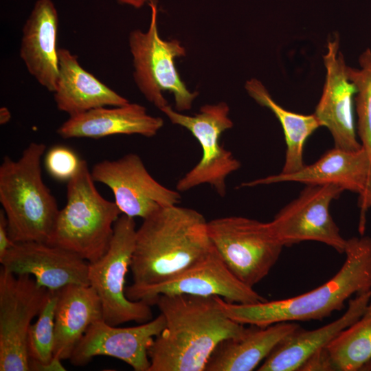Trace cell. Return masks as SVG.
<instances>
[{"mask_svg": "<svg viewBox=\"0 0 371 371\" xmlns=\"http://www.w3.org/2000/svg\"><path fill=\"white\" fill-rule=\"evenodd\" d=\"M136 230L134 218L121 214L115 223L106 253L89 262V285L100 298L103 320L111 326L130 322L143 324L153 319L150 304L131 300L125 294L126 276L131 263Z\"/></svg>", "mask_w": 371, "mask_h": 371, "instance_id": "7", "label": "cell"}, {"mask_svg": "<svg viewBox=\"0 0 371 371\" xmlns=\"http://www.w3.org/2000/svg\"><path fill=\"white\" fill-rule=\"evenodd\" d=\"M4 270L16 275L32 276L49 291L70 284L89 285V262L63 247L40 242L15 243L0 258Z\"/></svg>", "mask_w": 371, "mask_h": 371, "instance_id": "16", "label": "cell"}, {"mask_svg": "<svg viewBox=\"0 0 371 371\" xmlns=\"http://www.w3.org/2000/svg\"><path fill=\"white\" fill-rule=\"evenodd\" d=\"M58 76L54 93L57 109L69 116L102 107L126 104L129 101L86 71L77 56L58 48Z\"/></svg>", "mask_w": 371, "mask_h": 371, "instance_id": "21", "label": "cell"}, {"mask_svg": "<svg viewBox=\"0 0 371 371\" xmlns=\"http://www.w3.org/2000/svg\"><path fill=\"white\" fill-rule=\"evenodd\" d=\"M125 294L131 300H142L150 306L161 295L218 296L240 304L267 301L232 273L212 244L202 257L175 278L153 285L132 284L126 286Z\"/></svg>", "mask_w": 371, "mask_h": 371, "instance_id": "11", "label": "cell"}, {"mask_svg": "<svg viewBox=\"0 0 371 371\" xmlns=\"http://www.w3.org/2000/svg\"><path fill=\"white\" fill-rule=\"evenodd\" d=\"M300 326L283 322L260 327L250 325L238 338L223 340L212 354L205 371H251L284 339Z\"/></svg>", "mask_w": 371, "mask_h": 371, "instance_id": "22", "label": "cell"}, {"mask_svg": "<svg viewBox=\"0 0 371 371\" xmlns=\"http://www.w3.org/2000/svg\"><path fill=\"white\" fill-rule=\"evenodd\" d=\"M150 21L146 32L131 31L128 45L133 56V78L144 98L159 110L168 105L163 93L174 95L178 111L190 110L197 91L191 92L181 80L175 67V59L186 54L177 39H162L157 26V0H148Z\"/></svg>", "mask_w": 371, "mask_h": 371, "instance_id": "6", "label": "cell"}, {"mask_svg": "<svg viewBox=\"0 0 371 371\" xmlns=\"http://www.w3.org/2000/svg\"><path fill=\"white\" fill-rule=\"evenodd\" d=\"M165 324L161 313L155 319L131 327L111 326L100 319L88 328L69 360L73 365L80 366L87 364L94 357L108 356L124 361L135 371H148V348Z\"/></svg>", "mask_w": 371, "mask_h": 371, "instance_id": "14", "label": "cell"}, {"mask_svg": "<svg viewBox=\"0 0 371 371\" xmlns=\"http://www.w3.org/2000/svg\"><path fill=\"white\" fill-rule=\"evenodd\" d=\"M344 254L345 260L332 278L300 295L251 304L232 303L218 296L216 300L228 317L243 325L322 320L343 309L352 295L371 291V238L347 239Z\"/></svg>", "mask_w": 371, "mask_h": 371, "instance_id": "2", "label": "cell"}, {"mask_svg": "<svg viewBox=\"0 0 371 371\" xmlns=\"http://www.w3.org/2000/svg\"><path fill=\"white\" fill-rule=\"evenodd\" d=\"M302 371H335L330 357L326 348H324L309 357L301 366Z\"/></svg>", "mask_w": 371, "mask_h": 371, "instance_id": "29", "label": "cell"}, {"mask_svg": "<svg viewBox=\"0 0 371 371\" xmlns=\"http://www.w3.org/2000/svg\"><path fill=\"white\" fill-rule=\"evenodd\" d=\"M95 182L112 191L122 214L144 219L161 208L178 205L179 191L168 188L149 173L141 157L128 153L116 160H103L91 170Z\"/></svg>", "mask_w": 371, "mask_h": 371, "instance_id": "13", "label": "cell"}, {"mask_svg": "<svg viewBox=\"0 0 371 371\" xmlns=\"http://www.w3.org/2000/svg\"><path fill=\"white\" fill-rule=\"evenodd\" d=\"M212 244L232 273L254 287L267 276L284 246L273 236L269 222L231 216L207 221Z\"/></svg>", "mask_w": 371, "mask_h": 371, "instance_id": "8", "label": "cell"}, {"mask_svg": "<svg viewBox=\"0 0 371 371\" xmlns=\"http://www.w3.org/2000/svg\"><path fill=\"white\" fill-rule=\"evenodd\" d=\"M344 191L333 184L306 185L269 222L273 236L284 247L316 241L344 254L347 240L330 212V203Z\"/></svg>", "mask_w": 371, "mask_h": 371, "instance_id": "12", "label": "cell"}, {"mask_svg": "<svg viewBox=\"0 0 371 371\" xmlns=\"http://www.w3.org/2000/svg\"><path fill=\"white\" fill-rule=\"evenodd\" d=\"M371 300V291L349 300L346 312L337 319L313 330L300 327L282 341L258 367V371H297L304 363L326 346L342 330L363 313Z\"/></svg>", "mask_w": 371, "mask_h": 371, "instance_id": "20", "label": "cell"}, {"mask_svg": "<svg viewBox=\"0 0 371 371\" xmlns=\"http://www.w3.org/2000/svg\"><path fill=\"white\" fill-rule=\"evenodd\" d=\"M102 319L100 298L90 285L70 284L58 290L54 357L69 359L88 328Z\"/></svg>", "mask_w": 371, "mask_h": 371, "instance_id": "23", "label": "cell"}, {"mask_svg": "<svg viewBox=\"0 0 371 371\" xmlns=\"http://www.w3.org/2000/svg\"><path fill=\"white\" fill-rule=\"evenodd\" d=\"M363 370H371V361L368 363Z\"/></svg>", "mask_w": 371, "mask_h": 371, "instance_id": "34", "label": "cell"}, {"mask_svg": "<svg viewBox=\"0 0 371 371\" xmlns=\"http://www.w3.org/2000/svg\"><path fill=\"white\" fill-rule=\"evenodd\" d=\"M335 371L363 370L371 361V300L361 317L326 347Z\"/></svg>", "mask_w": 371, "mask_h": 371, "instance_id": "25", "label": "cell"}, {"mask_svg": "<svg viewBox=\"0 0 371 371\" xmlns=\"http://www.w3.org/2000/svg\"><path fill=\"white\" fill-rule=\"evenodd\" d=\"M359 206L360 207L359 232L362 236L366 229V212L371 207V165L364 190L359 194Z\"/></svg>", "mask_w": 371, "mask_h": 371, "instance_id": "30", "label": "cell"}, {"mask_svg": "<svg viewBox=\"0 0 371 371\" xmlns=\"http://www.w3.org/2000/svg\"><path fill=\"white\" fill-rule=\"evenodd\" d=\"M371 160L362 147L357 150L339 148L326 152L317 161L292 173H279L243 183L240 187L294 181L306 185L333 184L358 193L364 190Z\"/></svg>", "mask_w": 371, "mask_h": 371, "instance_id": "17", "label": "cell"}, {"mask_svg": "<svg viewBox=\"0 0 371 371\" xmlns=\"http://www.w3.org/2000/svg\"><path fill=\"white\" fill-rule=\"evenodd\" d=\"M43 143L31 142L17 160L5 156L0 166V203L14 243H49L60 210L45 184Z\"/></svg>", "mask_w": 371, "mask_h": 371, "instance_id": "4", "label": "cell"}, {"mask_svg": "<svg viewBox=\"0 0 371 371\" xmlns=\"http://www.w3.org/2000/svg\"><path fill=\"white\" fill-rule=\"evenodd\" d=\"M58 291H51L48 300L29 328L27 350L32 371H65L61 360L54 357L55 313Z\"/></svg>", "mask_w": 371, "mask_h": 371, "instance_id": "26", "label": "cell"}, {"mask_svg": "<svg viewBox=\"0 0 371 371\" xmlns=\"http://www.w3.org/2000/svg\"><path fill=\"white\" fill-rule=\"evenodd\" d=\"M87 162L82 159L77 172L67 181V201L60 210L48 244L69 250L88 262L109 249L114 225L122 214L115 202L98 191Z\"/></svg>", "mask_w": 371, "mask_h": 371, "instance_id": "5", "label": "cell"}, {"mask_svg": "<svg viewBox=\"0 0 371 371\" xmlns=\"http://www.w3.org/2000/svg\"><path fill=\"white\" fill-rule=\"evenodd\" d=\"M207 221L199 212L174 205L157 211L137 229L130 269L133 284L166 282L210 248Z\"/></svg>", "mask_w": 371, "mask_h": 371, "instance_id": "3", "label": "cell"}, {"mask_svg": "<svg viewBox=\"0 0 371 371\" xmlns=\"http://www.w3.org/2000/svg\"><path fill=\"white\" fill-rule=\"evenodd\" d=\"M161 111L173 124L188 130L202 149L200 161L177 181V190L186 192L207 183L224 197L227 177L240 167V162L232 153L220 144L221 135L234 126L229 117L228 104L225 102L205 104L193 115L179 113L169 104Z\"/></svg>", "mask_w": 371, "mask_h": 371, "instance_id": "9", "label": "cell"}, {"mask_svg": "<svg viewBox=\"0 0 371 371\" xmlns=\"http://www.w3.org/2000/svg\"><path fill=\"white\" fill-rule=\"evenodd\" d=\"M249 96L260 105L270 109L280 122L284 135L286 149L282 173H292L304 166V146L306 139L321 126L316 115L288 111L278 104L263 84L256 78L245 85Z\"/></svg>", "mask_w": 371, "mask_h": 371, "instance_id": "24", "label": "cell"}, {"mask_svg": "<svg viewBox=\"0 0 371 371\" xmlns=\"http://www.w3.org/2000/svg\"><path fill=\"white\" fill-rule=\"evenodd\" d=\"M154 304L166 324L148 348V371H205L221 342L247 330L224 313L216 296L161 295Z\"/></svg>", "mask_w": 371, "mask_h": 371, "instance_id": "1", "label": "cell"}, {"mask_svg": "<svg viewBox=\"0 0 371 371\" xmlns=\"http://www.w3.org/2000/svg\"><path fill=\"white\" fill-rule=\"evenodd\" d=\"M58 24L52 0H37L23 25L19 51L30 74L50 92L58 76Z\"/></svg>", "mask_w": 371, "mask_h": 371, "instance_id": "18", "label": "cell"}, {"mask_svg": "<svg viewBox=\"0 0 371 371\" xmlns=\"http://www.w3.org/2000/svg\"><path fill=\"white\" fill-rule=\"evenodd\" d=\"M359 68L347 67V74L357 89L355 102L357 113V132L362 147L371 160V49L359 58Z\"/></svg>", "mask_w": 371, "mask_h": 371, "instance_id": "27", "label": "cell"}, {"mask_svg": "<svg viewBox=\"0 0 371 371\" xmlns=\"http://www.w3.org/2000/svg\"><path fill=\"white\" fill-rule=\"evenodd\" d=\"M9 235L8 222L3 210H0V258L14 245Z\"/></svg>", "mask_w": 371, "mask_h": 371, "instance_id": "31", "label": "cell"}, {"mask_svg": "<svg viewBox=\"0 0 371 371\" xmlns=\"http://www.w3.org/2000/svg\"><path fill=\"white\" fill-rule=\"evenodd\" d=\"M82 159L69 148L56 146L47 153L45 164L49 173L58 180H69L78 171Z\"/></svg>", "mask_w": 371, "mask_h": 371, "instance_id": "28", "label": "cell"}, {"mask_svg": "<svg viewBox=\"0 0 371 371\" xmlns=\"http://www.w3.org/2000/svg\"><path fill=\"white\" fill-rule=\"evenodd\" d=\"M51 291L30 275L0 271V370L29 371L27 337Z\"/></svg>", "mask_w": 371, "mask_h": 371, "instance_id": "10", "label": "cell"}, {"mask_svg": "<svg viewBox=\"0 0 371 371\" xmlns=\"http://www.w3.org/2000/svg\"><path fill=\"white\" fill-rule=\"evenodd\" d=\"M164 126L160 117L149 115L145 106L130 102L124 105L99 107L69 116L57 129L63 138L98 139L115 135L155 136Z\"/></svg>", "mask_w": 371, "mask_h": 371, "instance_id": "19", "label": "cell"}, {"mask_svg": "<svg viewBox=\"0 0 371 371\" xmlns=\"http://www.w3.org/2000/svg\"><path fill=\"white\" fill-rule=\"evenodd\" d=\"M324 55L326 78L320 100L314 114L322 126L330 131L334 147L357 150L358 142L354 119V100L357 89L347 74V65L339 48L338 35L327 43Z\"/></svg>", "mask_w": 371, "mask_h": 371, "instance_id": "15", "label": "cell"}, {"mask_svg": "<svg viewBox=\"0 0 371 371\" xmlns=\"http://www.w3.org/2000/svg\"><path fill=\"white\" fill-rule=\"evenodd\" d=\"M11 119V113L8 108L5 106L1 107L0 109V124H5Z\"/></svg>", "mask_w": 371, "mask_h": 371, "instance_id": "33", "label": "cell"}, {"mask_svg": "<svg viewBox=\"0 0 371 371\" xmlns=\"http://www.w3.org/2000/svg\"><path fill=\"white\" fill-rule=\"evenodd\" d=\"M118 3L126 5L134 8H141L148 0H115Z\"/></svg>", "mask_w": 371, "mask_h": 371, "instance_id": "32", "label": "cell"}]
</instances>
